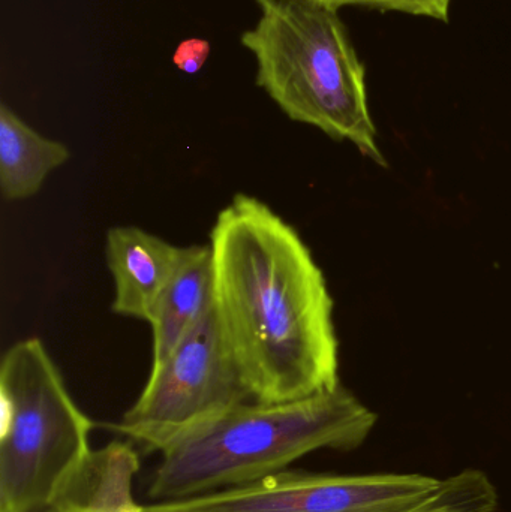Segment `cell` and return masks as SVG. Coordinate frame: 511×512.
Masks as SVG:
<instances>
[{
	"label": "cell",
	"mask_w": 511,
	"mask_h": 512,
	"mask_svg": "<svg viewBox=\"0 0 511 512\" xmlns=\"http://www.w3.org/2000/svg\"><path fill=\"white\" fill-rule=\"evenodd\" d=\"M210 56V44L206 39L191 38L180 42L174 53V65L185 74H197Z\"/></svg>",
	"instance_id": "4fadbf2b"
},
{
	"label": "cell",
	"mask_w": 511,
	"mask_h": 512,
	"mask_svg": "<svg viewBox=\"0 0 511 512\" xmlns=\"http://www.w3.org/2000/svg\"><path fill=\"white\" fill-rule=\"evenodd\" d=\"M209 246L216 324L251 399L293 402L339 387L332 295L300 234L263 201L237 194Z\"/></svg>",
	"instance_id": "6da1fadb"
},
{
	"label": "cell",
	"mask_w": 511,
	"mask_h": 512,
	"mask_svg": "<svg viewBox=\"0 0 511 512\" xmlns=\"http://www.w3.org/2000/svg\"><path fill=\"white\" fill-rule=\"evenodd\" d=\"M246 402L254 400L222 343L212 310L167 358L152 364L146 387L122 421L105 427L161 451L189 427Z\"/></svg>",
	"instance_id": "5b68a950"
},
{
	"label": "cell",
	"mask_w": 511,
	"mask_h": 512,
	"mask_svg": "<svg viewBox=\"0 0 511 512\" xmlns=\"http://www.w3.org/2000/svg\"><path fill=\"white\" fill-rule=\"evenodd\" d=\"M375 423L377 415L342 385L293 402L242 403L159 451L149 498L182 501L257 483L314 451L356 450Z\"/></svg>",
	"instance_id": "7a4b0ae2"
},
{
	"label": "cell",
	"mask_w": 511,
	"mask_h": 512,
	"mask_svg": "<svg viewBox=\"0 0 511 512\" xmlns=\"http://www.w3.org/2000/svg\"><path fill=\"white\" fill-rule=\"evenodd\" d=\"M426 508H428V507H426ZM426 508H425V510H426ZM422 511H423V510H422ZM422 511H420V512H422Z\"/></svg>",
	"instance_id": "5bb4252c"
},
{
	"label": "cell",
	"mask_w": 511,
	"mask_h": 512,
	"mask_svg": "<svg viewBox=\"0 0 511 512\" xmlns=\"http://www.w3.org/2000/svg\"><path fill=\"white\" fill-rule=\"evenodd\" d=\"M0 400V512L47 510L92 456L96 423L78 408L38 337L3 354Z\"/></svg>",
	"instance_id": "277c9868"
},
{
	"label": "cell",
	"mask_w": 511,
	"mask_h": 512,
	"mask_svg": "<svg viewBox=\"0 0 511 512\" xmlns=\"http://www.w3.org/2000/svg\"><path fill=\"white\" fill-rule=\"evenodd\" d=\"M140 460L131 444L93 451L86 466L51 507L41 512H146L132 496Z\"/></svg>",
	"instance_id": "9c48e42d"
},
{
	"label": "cell",
	"mask_w": 511,
	"mask_h": 512,
	"mask_svg": "<svg viewBox=\"0 0 511 512\" xmlns=\"http://www.w3.org/2000/svg\"><path fill=\"white\" fill-rule=\"evenodd\" d=\"M260 17L242 44L257 62V86L294 122L350 141L386 165L377 144L366 71L338 11L320 0H255Z\"/></svg>",
	"instance_id": "3957f363"
},
{
	"label": "cell",
	"mask_w": 511,
	"mask_h": 512,
	"mask_svg": "<svg viewBox=\"0 0 511 512\" xmlns=\"http://www.w3.org/2000/svg\"><path fill=\"white\" fill-rule=\"evenodd\" d=\"M213 310V262L209 245L183 246L182 259L156 301L152 364L167 358Z\"/></svg>",
	"instance_id": "ba28073f"
},
{
	"label": "cell",
	"mask_w": 511,
	"mask_h": 512,
	"mask_svg": "<svg viewBox=\"0 0 511 512\" xmlns=\"http://www.w3.org/2000/svg\"><path fill=\"white\" fill-rule=\"evenodd\" d=\"M182 254L183 246L171 245L141 228H110L105 237V259L114 282L111 312L149 322Z\"/></svg>",
	"instance_id": "52a82bcc"
},
{
	"label": "cell",
	"mask_w": 511,
	"mask_h": 512,
	"mask_svg": "<svg viewBox=\"0 0 511 512\" xmlns=\"http://www.w3.org/2000/svg\"><path fill=\"white\" fill-rule=\"evenodd\" d=\"M338 11L342 6H368L381 11L404 12L417 17L447 21L453 0H320Z\"/></svg>",
	"instance_id": "7c38bea8"
},
{
	"label": "cell",
	"mask_w": 511,
	"mask_h": 512,
	"mask_svg": "<svg viewBox=\"0 0 511 512\" xmlns=\"http://www.w3.org/2000/svg\"><path fill=\"white\" fill-rule=\"evenodd\" d=\"M498 495L483 472L467 469L441 481L434 504L422 512H495Z\"/></svg>",
	"instance_id": "8fae6325"
},
{
	"label": "cell",
	"mask_w": 511,
	"mask_h": 512,
	"mask_svg": "<svg viewBox=\"0 0 511 512\" xmlns=\"http://www.w3.org/2000/svg\"><path fill=\"white\" fill-rule=\"evenodd\" d=\"M69 158L65 144L44 137L8 105H0V192L6 201L35 197Z\"/></svg>",
	"instance_id": "30bf717a"
},
{
	"label": "cell",
	"mask_w": 511,
	"mask_h": 512,
	"mask_svg": "<svg viewBox=\"0 0 511 512\" xmlns=\"http://www.w3.org/2000/svg\"><path fill=\"white\" fill-rule=\"evenodd\" d=\"M440 486L438 478L419 474L287 469L246 486L147 505L146 512H420L434 502Z\"/></svg>",
	"instance_id": "8992f818"
}]
</instances>
